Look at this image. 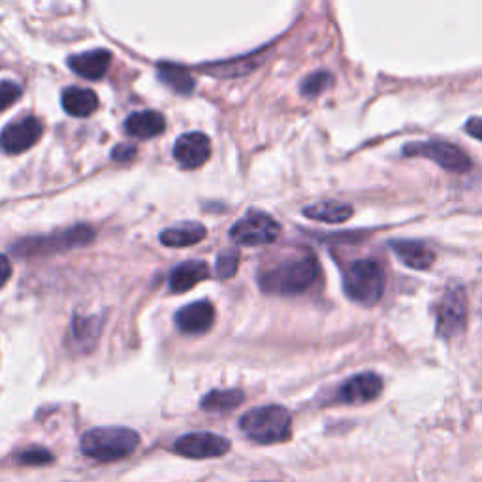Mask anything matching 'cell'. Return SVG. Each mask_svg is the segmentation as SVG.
<instances>
[{"instance_id": "29", "label": "cell", "mask_w": 482, "mask_h": 482, "mask_svg": "<svg viewBox=\"0 0 482 482\" xmlns=\"http://www.w3.org/2000/svg\"><path fill=\"white\" fill-rule=\"evenodd\" d=\"M466 131L475 138V140H480L482 141V117H473L467 120L466 125Z\"/></svg>"}, {"instance_id": "15", "label": "cell", "mask_w": 482, "mask_h": 482, "mask_svg": "<svg viewBox=\"0 0 482 482\" xmlns=\"http://www.w3.org/2000/svg\"><path fill=\"white\" fill-rule=\"evenodd\" d=\"M111 55L106 49L87 51L81 55H74L68 58V67L85 79H100L110 70Z\"/></svg>"}, {"instance_id": "10", "label": "cell", "mask_w": 482, "mask_h": 482, "mask_svg": "<svg viewBox=\"0 0 482 482\" xmlns=\"http://www.w3.org/2000/svg\"><path fill=\"white\" fill-rule=\"evenodd\" d=\"M42 132V120H38L37 117L17 119L0 132V149L8 155H19L23 151L38 143Z\"/></svg>"}, {"instance_id": "20", "label": "cell", "mask_w": 482, "mask_h": 482, "mask_svg": "<svg viewBox=\"0 0 482 482\" xmlns=\"http://www.w3.org/2000/svg\"><path fill=\"white\" fill-rule=\"evenodd\" d=\"M63 108L67 113L74 117H89L90 113H95L99 108V99L90 89H81V87H70L65 89L63 93Z\"/></svg>"}, {"instance_id": "6", "label": "cell", "mask_w": 482, "mask_h": 482, "mask_svg": "<svg viewBox=\"0 0 482 482\" xmlns=\"http://www.w3.org/2000/svg\"><path fill=\"white\" fill-rule=\"evenodd\" d=\"M95 239V230L90 226L79 225L70 230L40 236V237H26L17 241L14 246V253L17 257H33V255H49L55 251H67L72 247H83Z\"/></svg>"}, {"instance_id": "26", "label": "cell", "mask_w": 482, "mask_h": 482, "mask_svg": "<svg viewBox=\"0 0 482 482\" xmlns=\"http://www.w3.org/2000/svg\"><path fill=\"white\" fill-rule=\"evenodd\" d=\"M21 87L14 81H0V111L8 110L21 99Z\"/></svg>"}, {"instance_id": "16", "label": "cell", "mask_w": 482, "mask_h": 482, "mask_svg": "<svg viewBox=\"0 0 482 482\" xmlns=\"http://www.w3.org/2000/svg\"><path fill=\"white\" fill-rule=\"evenodd\" d=\"M209 266L202 260H189L179 264L170 276V290L175 294L181 292H187L191 288H194L198 283H202L204 279L209 278Z\"/></svg>"}, {"instance_id": "5", "label": "cell", "mask_w": 482, "mask_h": 482, "mask_svg": "<svg viewBox=\"0 0 482 482\" xmlns=\"http://www.w3.org/2000/svg\"><path fill=\"white\" fill-rule=\"evenodd\" d=\"M467 326V294L458 281H450L437 304L435 334L441 340H455Z\"/></svg>"}, {"instance_id": "24", "label": "cell", "mask_w": 482, "mask_h": 482, "mask_svg": "<svg viewBox=\"0 0 482 482\" xmlns=\"http://www.w3.org/2000/svg\"><path fill=\"white\" fill-rule=\"evenodd\" d=\"M331 76L328 72H315L311 76H308L301 83V95L304 97H317L320 95L322 90H326L331 85Z\"/></svg>"}, {"instance_id": "3", "label": "cell", "mask_w": 482, "mask_h": 482, "mask_svg": "<svg viewBox=\"0 0 482 482\" xmlns=\"http://www.w3.org/2000/svg\"><path fill=\"white\" fill-rule=\"evenodd\" d=\"M140 435L129 428H95L81 437V452L97 462H117L131 456Z\"/></svg>"}, {"instance_id": "14", "label": "cell", "mask_w": 482, "mask_h": 482, "mask_svg": "<svg viewBox=\"0 0 482 482\" xmlns=\"http://www.w3.org/2000/svg\"><path fill=\"white\" fill-rule=\"evenodd\" d=\"M390 247L396 253V257L411 269H418V271L428 269L435 260V253L422 244V241L394 239V241H390Z\"/></svg>"}, {"instance_id": "25", "label": "cell", "mask_w": 482, "mask_h": 482, "mask_svg": "<svg viewBox=\"0 0 482 482\" xmlns=\"http://www.w3.org/2000/svg\"><path fill=\"white\" fill-rule=\"evenodd\" d=\"M17 462L23 466H46L53 462L51 452H47L46 448H28L17 456Z\"/></svg>"}, {"instance_id": "18", "label": "cell", "mask_w": 482, "mask_h": 482, "mask_svg": "<svg viewBox=\"0 0 482 482\" xmlns=\"http://www.w3.org/2000/svg\"><path fill=\"white\" fill-rule=\"evenodd\" d=\"M354 209L351 204L345 202H336V200H328V202H317L313 205H308L304 209V215L311 221L319 223H330V225H340L345 223L352 217Z\"/></svg>"}, {"instance_id": "8", "label": "cell", "mask_w": 482, "mask_h": 482, "mask_svg": "<svg viewBox=\"0 0 482 482\" xmlns=\"http://www.w3.org/2000/svg\"><path fill=\"white\" fill-rule=\"evenodd\" d=\"M403 155L407 157H424L428 161L437 162L441 168L455 172V173H466L471 170L473 162L464 153L458 145H452L446 141H414L403 147Z\"/></svg>"}, {"instance_id": "9", "label": "cell", "mask_w": 482, "mask_h": 482, "mask_svg": "<svg viewBox=\"0 0 482 482\" xmlns=\"http://www.w3.org/2000/svg\"><path fill=\"white\" fill-rule=\"evenodd\" d=\"M173 450L177 455L193 458V460H205V458H219L225 456L230 450V441L209 432H196L179 437L173 443Z\"/></svg>"}, {"instance_id": "2", "label": "cell", "mask_w": 482, "mask_h": 482, "mask_svg": "<svg viewBox=\"0 0 482 482\" xmlns=\"http://www.w3.org/2000/svg\"><path fill=\"white\" fill-rule=\"evenodd\" d=\"M239 428L251 441L260 445H274L290 439L292 416L281 405H266L241 416Z\"/></svg>"}, {"instance_id": "12", "label": "cell", "mask_w": 482, "mask_h": 482, "mask_svg": "<svg viewBox=\"0 0 482 482\" xmlns=\"http://www.w3.org/2000/svg\"><path fill=\"white\" fill-rule=\"evenodd\" d=\"M211 155V141L202 132H191L181 136L173 145V157L187 170H196L207 162Z\"/></svg>"}, {"instance_id": "21", "label": "cell", "mask_w": 482, "mask_h": 482, "mask_svg": "<svg viewBox=\"0 0 482 482\" xmlns=\"http://www.w3.org/2000/svg\"><path fill=\"white\" fill-rule=\"evenodd\" d=\"M246 396L241 390L236 388H228V390H214L209 392L207 396H204L202 400V409L209 411V413H228L237 409L241 403H244Z\"/></svg>"}, {"instance_id": "1", "label": "cell", "mask_w": 482, "mask_h": 482, "mask_svg": "<svg viewBox=\"0 0 482 482\" xmlns=\"http://www.w3.org/2000/svg\"><path fill=\"white\" fill-rule=\"evenodd\" d=\"M320 279L319 260L308 253L296 260L281 262L258 276L264 292L276 296H298L311 290Z\"/></svg>"}, {"instance_id": "27", "label": "cell", "mask_w": 482, "mask_h": 482, "mask_svg": "<svg viewBox=\"0 0 482 482\" xmlns=\"http://www.w3.org/2000/svg\"><path fill=\"white\" fill-rule=\"evenodd\" d=\"M136 155V147L134 145H117L115 149H113V153H111V157L115 159V161H119V162H125V161H131L132 157Z\"/></svg>"}, {"instance_id": "28", "label": "cell", "mask_w": 482, "mask_h": 482, "mask_svg": "<svg viewBox=\"0 0 482 482\" xmlns=\"http://www.w3.org/2000/svg\"><path fill=\"white\" fill-rule=\"evenodd\" d=\"M10 278H12V264L5 255H0V288L8 283Z\"/></svg>"}, {"instance_id": "7", "label": "cell", "mask_w": 482, "mask_h": 482, "mask_svg": "<svg viewBox=\"0 0 482 482\" xmlns=\"http://www.w3.org/2000/svg\"><path fill=\"white\" fill-rule=\"evenodd\" d=\"M281 225L264 211H249L246 217H241L232 228L230 237L237 246L260 247L269 246L279 237Z\"/></svg>"}, {"instance_id": "19", "label": "cell", "mask_w": 482, "mask_h": 482, "mask_svg": "<svg viewBox=\"0 0 482 482\" xmlns=\"http://www.w3.org/2000/svg\"><path fill=\"white\" fill-rule=\"evenodd\" d=\"M205 226L200 223H181L177 226L166 228L161 234V244L166 247H191L200 244V241L205 237Z\"/></svg>"}, {"instance_id": "4", "label": "cell", "mask_w": 482, "mask_h": 482, "mask_svg": "<svg viewBox=\"0 0 482 482\" xmlns=\"http://www.w3.org/2000/svg\"><path fill=\"white\" fill-rule=\"evenodd\" d=\"M386 287L384 267L372 258L352 262L343 274V290L349 299L372 308L382 298Z\"/></svg>"}, {"instance_id": "22", "label": "cell", "mask_w": 482, "mask_h": 482, "mask_svg": "<svg viewBox=\"0 0 482 482\" xmlns=\"http://www.w3.org/2000/svg\"><path fill=\"white\" fill-rule=\"evenodd\" d=\"M159 79L179 95H191L194 89V78L177 67H170V65L159 67Z\"/></svg>"}, {"instance_id": "11", "label": "cell", "mask_w": 482, "mask_h": 482, "mask_svg": "<svg viewBox=\"0 0 482 482\" xmlns=\"http://www.w3.org/2000/svg\"><path fill=\"white\" fill-rule=\"evenodd\" d=\"M382 392V379L373 372H364L347 379L336 392V402L343 405H362L377 400Z\"/></svg>"}, {"instance_id": "17", "label": "cell", "mask_w": 482, "mask_h": 482, "mask_svg": "<svg viewBox=\"0 0 482 482\" xmlns=\"http://www.w3.org/2000/svg\"><path fill=\"white\" fill-rule=\"evenodd\" d=\"M166 129L164 117L157 111H136L125 120V131L129 136L138 140H149L162 134Z\"/></svg>"}, {"instance_id": "23", "label": "cell", "mask_w": 482, "mask_h": 482, "mask_svg": "<svg viewBox=\"0 0 482 482\" xmlns=\"http://www.w3.org/2000/svg\"><path fill=\"white\" fill-rule=\"evenodd\" d=\"M237 266H239V251L237 249L223 251L217 257V267H215L219 279L226 281V279L234 278L236 271H237Z\"/></svg>"}, {"instance_id": "13", "label": "cell", "mask_w": 482, "mask_h": 482, "mask_svg": "<svg viewBox=\"0 0 482 482\" xmlns=\"http://www.w3.org/2000/svg\"><path fill=\"white\" fill-rule=\"evenodd\" d=\"M215 320V308L207 299L194 301L185 308H181L175 315V324L185 334H202L209 330Z\"/></svg>"}]
</instances>
